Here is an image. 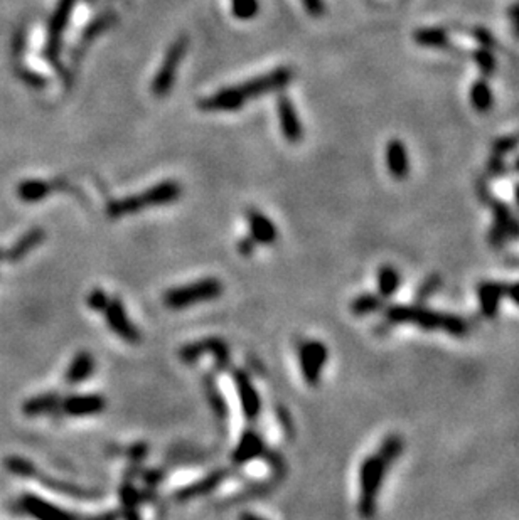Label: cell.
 <instances>
[{
	"label": "cell",
	"instance_id": "1",
	"mask_svg": "<svg viewBox=\"0 0 519 520\" xmlns=\"http://www.w3.org/2000/svg\"><path fill=\"white\" fill-rule=\"evenodd\" d=\"M292 80V67H275L265 75L253 77L245 83L230 86V88H223L211 97L199 99L198 108L203 112H236V109L243 108L250 99L265 97L268 93H275V91L287 88Z\"/></svg>",
	"mask_w": 519,
	"mask_h": 520
},
{
	"label": "cell",
	"instance_id": "2",
	"mask_svg": "<svg viewBox=\"0 0 519 520\" xmlns=\"http://www.w3.org/2000/svg\"><path fill=\"white\" fill-rule=\"evenodd\" d=\"M386 320L393 325L412 323L425 330H444L454 337L469 334V323L462 317L449 313H440L418 305H391L385 312Z\"/></svg>",
	"mask_w": 519,
	"mask_h": 520
},
{
	"label": "cell",
	"instance_id": "3",
	"mask_svg": "<svg viewBox=\"0 0 519 520\" xmlns=\"http://www.w3.org/2000/svg\"><path fill=\"white\" fill-rule=\"evenodd\" d=\"M182 194V187L176 180H164L157 185L150 187L140 194L129 195V197L112 200L107 206V214L112 219H120L132 214L142 212L147 207L167 206V204L179 200Z\"/></svg>",
	"mask_w": 519,
	"mask_h": 520
},
{
	"label": "cell",
	"instance_id": "4",
	"mask_svg": "<svg viewBox=\"0 0 519 520\" xmlns=\"http://www.w3.org/2000/svg\"><path fill=\"white\" fill-rule=\"evenodd\" d=\"M395 462L386 456L383 451L378 450L376 453L363 460L359 468V500L358 510L363 517H371L376 512V500L383 487L385 477L388 473L390 465Z\"/></svg>",
	"mask_w": 519,
	"mask_h": 520
},
{
	"label": "cell",
	"instance_id": "5",
	"mask_svg": "<svg viewBox=\"0 0 519 520\" xmlns=\"http://www.w3.org/2000/svg\"><path fill=\"white\" fill-rule=\"evenodd\" d=\"M223 283L218 278H203V280L176 286L164 293V305L171 310H184L203 302L220 298L223 295Z\"/></svg>",
	"mask_w": 519,
	"mask_h": 520
},
{
	"label": "cell",
	"instance_id": "6",
	"mask_svg": "<svg viewBox=\"0 0 519 520\" xmlns=\"http://www.w3.org/2000/svg\"><path fill=\"white\" fill-rule=\"evenodd\" d=\"M189 40L186 36L176 39L174 43L169 45L166 56L162 59V65L156 72V77L152 81V93L159 98L167 97L171 93L172 86H174L177 71H179L182 59L186 56V51H188Z\"/></svg>",
	"mask_w": 519,
	"mask_h": 520
},
{
	"label": "cell",
	"instance_id": "7",
	"mask_svg": "<svg viewBox=\"0 0 519 520\" xmlns=\"http://www.w3.org/2000/svg\"><path fill=\"white\" fill-rule=\"evenodd\" d=\"M76 0H59L54 9L51 21L48 24V38L44 44V56L53 66L58 65L59 53H61L63 34H65L68 22H70L73 12H75Z\"/></svg>",
	"mask_w": 519,
	"mask_h": 520
},
{
	"label": "cell",
	"instance_id": "8",
	"mask_svg": "<svg viewBox=\"0 0 519 520\" xmlns=\"http://www.w3.org/2000/svg\"><path fill=\"white\" fill-rule=\"evenodd\" d=\"M299 364L304 381L311 387H316L321 382L322 371H324L329 350L321 340H304L299 345Z\"/></svg>",
	"mask_w": 519,
	"mask_h": 520
},
{
	"label": "cell",
	"instance_id": "9",
	"mask_svg": "<svg viewBox=\"0 0 519 520\" xmlns=\"http://www.w3.org/2000/svg\"><path fill=\"white\" fill-rule=\"evenodd\" d=\"M486 202L493 207L494 212V227L489 232L491 243L496 246H503L504 243L513 239H519V219L514 216L511 209L504 202H499L489 193L486 194Z\"/></svg>",
	"mask_w": 519,
	"mask_h": 520
},
{
	"label": "cell",
	"instance_id": "10",
	"mask_svg": "<svg viewBox=\"0 0 519 520\" xmlns=\"http://www.w3.org/2000/svg\"><path fill=\"white\" fill-rule=\"evenodd\" d=\"M204 354L215 355L216 366L220 369H228L231 364V352L230 347L223 339L218 337H208V339H201L193 344L184 345L179 350V357L184 364H194L203 357Z\"/></svg>",
	"mask_w": 519,
	"mask_h": 520
},
{
	"label": "cell",
	"instance_id": "11",
	"mask_svg": "<svg viewBox=\"0 0 519 520\" xmlns=\"http://www.w3.org/2000/svg\"><path fill=\"white\" fill-rule=\"evenodd\" d=\"M102 313L105 315V322H107L108 328L113 334L120 337L122 340L129 342V344H139L140 339H142L139 327L132 323L125 305L122 303L120 298H115V296L112 298L110 296V302H108L107 308Z\"/></svg>",
	"mask_w": 519,
	"mask_h": 520
},
{
	"label": "cell",
	"instance_id": "12",
	"mask_svg": "<svg viewBox=\"0 0 519 520\" xmlns=\"http://www.w3.org/2000/svg\"><path fill=\"white\" fill-rule=\"evenodd\" d=\"M233 381L245 419H247L248 423H257L260 419V414H262V399H260V392L257 391V387L253 386V382L250 379L247 372L235 371Z\"/></svg>",
	"mask_w": 519,
	"mask_h": 520
},
{
	"label": "cell",
	"instance_id": "13",
	"mask_svg": "<svg viewBox=\"0 0 519 520\" xmlns=\"http://www.w3.org/2000/svg\"><path fill=\"white\" fill-rule=\"evenodd\" d=\"M107 401L102 394H71L61 401V411L71 418H88L102 414Z\"/></svg>",
	"mask_w": 519,
	"mask_h": 520
},
{
	"label": "cell",
	"instance_id": "14",
	"mask_svg": "<svg viewBox=\"0 0 519 520\" xmlns=\"http://www.w3.org/2000/svg\"><path fill=\"white\" fill-rule=\"evenodd\" d=\"M277 113H279V123L284 139L290 141V143H299L304 139V126L292 99L287 97V94H280L279 97Z\"/></svg>",
	"mask_w": 519,
	"mask_h": 520
},
{
	"label": "cell",
	"instance_id": "15",
	"mask_svg": "<svg viewBox=\"0 0 519 520\" xmlns=\"http://www.w3.org/2000/svg\"><path fill=\"white\" fill-rule=\"evenodd\" d=\"M21 509L26 514L33 515L36 519L41 520H68V519H78V515L63 510L58 505L51 504V502L41 499V497L34 494H24L19 499Z\"/></svg>",
	"mask_w": 519,
	"mask_h": 520
},
{
	"label": "cell",
	"instance_id": "16",
	"mask_svg": "<svg viewBox=\"0 0 519 520\" xmlns=\"http://www.w3.org/2000/svg\"><path fill=\"white\" fill-rule=\"evenodd\" d=\"M226 477H228V470H225V468L215 470V472H211L209 475L201 478V480L191 483V485L182 487V488H179V490H176L174 495H172V499L177 502H188V500L199 499V497H204V495L211 494L213 490H216V488L226 480Z\"/></svg>",
	"mask_w": 519,
	"mask_h": 520
},
{
	"label": "cell",
	"instance_id": "17",
	"mask_svg": "<svg viewBox=\"0 0 519 520\" xmlns=\"http://www.w3.org/2000/svg\"><path fill=\"white\" fill-rule=\"evenodd\" d=\"M247 219H248L250 236L255 239V243L263 246H272L277 243V239H279V231H277L275 224H273L265 214L257 211V209H252V211H248Z\"/></svg>",
	"mask_w": 519,
	"mask_h": 520
},
{
	"label": "cell",
	"instance_id": "18",
	"mask_svg": "<svg viewBox=\"0 0 519 520\" xmlns=\"http://www.w3.org/2000/svg\"><path fill=\"white\" fill-rule=\"evenodd\" d=\"M265 453L267 448L265 443H263L262 435L255 430H247L241 435L238 445H236L233 451V462L236 465H243L258 458V456H263Z\"/></svg>",
	"mask_w": 519,
	"mask_h": 520
},
{
	"label": "cell",
	"instance_id": "19",
	"mask_svg": "<svg viewBox=\"0 0 519 520\" xmlns=\"http://www.w3.org/2000/svg\"><path fill=\"white\" fill-rule=\"evenodd\" d=\"M508 285L498 281H484L477 288V296H479L481 310L487 318H494L499 312L501 300L506 296Z\"/></svg>",
	"mask_w": 519,
	"mask_h": 520
},
{
	"label": "cell",
	"instance_id": "20",
	"mask_svg": "<svg viewBox=\"0 0 519 520\" xmlns=\"http://www.w3.org/2000/svg\"><path fill=\"white\" fill-rule=\"evenodd\" d=\"M95 367H97V360H95L93 354H90L88 350H80V352L73 357L70 366L66 369L65 381L70 386L81 384V382L88 381L90 377L93 376Z\"/></svg>",
	"mask_w": 519,
	"mask_h": 520
},
{
	"label": "cell",
	"instance_id": "21",
	"mask_svg": "<svg viewBox=\"0 0 519 520\" xmlns=\"http://www.w3.org/2000/svg\"><path fill=\"white\" fill-rule=\"evenodd\" d=\"M61 401L63 399L59 392H44V394H38L34 398L27 399L22 404V413L29 418L56 413L58 409H61Z\"/></svg>",
	"mask_w": 519,
	"mask_h": 520
},
{
	"label": "cell",
	"instance_id": "22",
	"mask_svg": "<svg viewBox=\"0 0 519 520\" xmlns=\"http://www.w3.org/2000/svg\"><path fill=\"white\" fill-rule=\"evenodd\" d=\"M386 166L395 179L402 180L410 172L408 152L400 140H391L386 147Z\"/></svg>",
	"mask_w": 519,
	"mask_h": 520
},
{
	"label": "cell",
	"instance_id": "23",
	"mask_svg": "<svg viewBox=\"0 0 519 520\" xmlns=\"http://www.w3.org/2000/svg\"><path fill=\"white\" fill-rule=\"evenodd\" d=\"M44 238H46L44 229H41V227H33V229L24 232V234L19 238V241L14 243L12 248L6 253V258L9 261H21V259L26 258L34 248H38V246L44 241Z\"/></svg>",
	"mask_w": 519,
	"mask_h": 520
},
{
	"label": "cell",
	"instance_id": "24",
	"mask_svg": "<svg viewBox=\"0 0 519 520\" xmlns=\"http://www.w3.org/2000/svg\"><path fill=\"white\" fill-rule=\"evenodd\" d=\"M53 185L49 184L48 180L41 179H27L22 180L19 185H17V195L22 202L26 204H36L41 202L51 194Z\"/></svg>",
	"mask_w": 519,
	"mask_h": 520
},
{
	"label": "cell",
	"instance_id": "25",
	"mask_svg": "<svg viewBox=\"0 0 519 520\" xmlns=\"http://www.w3.org/2000/svg\"><path fill=\"white\" fill-rule=\"evenodd\" d=\"M33 478H38L43 485L51 488V490H56L63 495L76 497V499H95V497H98L93 490H86V488H81L78 485H71V483H68V482L56 480V478H51V477L44 475V473H41L39 470H36Z\"/></svg>",
	"mask_w": 519,
	"mask_h": 520
},
{
	"label": "cell",
	"instance_id": "26",
	"mask_svg": "<svg viewBox=\"0 0 519 520\" xmlns=\"http://www.w3.org/2000/svg\"><path fill=\"white\" fill-rule=\"evenodd\" d=\"M376 281H378V295H380L383 300H386L391 298V296L398 291L400 283H402V276H400L396 268L386 264V266H381L380 270H378Z\"/></svg>",
	"mask_w": 519,
	"mask_h": 520
},
{
	"label": "cell",
	"instance_id": "27",
	"mask_svg": "<svg viewBox=\"0 0 519 520\" xmlns=\"http://www.w3.org/2000/svg\"><path fill=\"white\" fill-rule=\"evenodd\" d=\"M381 307H383V298L380 295L373 293H363L351 302V312L356 315V317L378 312Z\"/></svg>",
	"mask_w": 519,
	"mask_h": 520
},
{
	"label": "cell",
	"instance_id": "28",
	"mask_svg": "<svg viewBox=\"0 0 519 520\" xmlns=\"http://www.w3.org/2000/svg\"><path fill=\"white\" fill-rule=\"evenodd\" d=\"M260 12V0H231V13L238 21H252Z\"/></svg>",
	"mask_w": 519,
	"mask_h": 520
},
{
	"label": "cell",
	"instance_id": "29",
	"mask_svg": "<svg viewBox=\"0 0 519 520\" xmlns=\"http://www.w3.org/2000/svg\"><path fill=\"white\" fill-rule=\"evenodd\" d=\"M6 468L11 473H14V475L22 478H33L36 470H38L33 462L22 458V456H9L6 460Z\"/></svg>",
	"mask_w": 519,
	"mask_h": 520
},
{
	"label": "cell",
	"instance_id": "30",
	"mask_svg": "<svg viewBox=\"0 0 519 520\" xmlns=\"http://www.w3.org/2000/svg\"><path fill=\"white\" fill-rule=\"evenodd\" d=\"M206 394H208L209 403H211V408H213V411H215L216 416L218 418H226V414H228L226 403L223 401V396L220 394V391H218V387L213 381H208Z\"/></svg>",
	"mask_w": 519,
	"mask_h": 520
},
{
	"label": "cell",
	"instance_id": "31",
	"mask_svg": "<svg viewBox=\"0 0 519 520\" xmlns=\"http://www.w3.org/2000/svg\"><path fill=\"white\" fill-rule=\"evenodd\" d=\"M108 302H110V296L102 288H93L90 291L88 298H86V303H88V308L93 310V312H100L102 313L105 308H107Z\"/></svg>",
	"mask_w": 519,
	"mask_h": 520
},
{
	"label": "cell",
	"instance_id": "32",
	"mask_svg": "<svg viewBox=\"0 0 519 520\" xmlns=\"http://www.w3.org/2000/svg\"><path fill=\"white\" fill-rule=\"evenodd\" d=\"M472 102L479 109H487L491 107V93L486 85H477L472 91Z\"/></svg>",
	"mask_w": 519,
	"mask_h": 520
},
{
	"label": "cell",
	"instance_id": "33",
	"mask_svg": "<svg viewBox=\"0 0 519 520\" xmlns=\"http://www.w3.org/2000/svg\"><path fill=\"white\" fill-rule=\"evenodd\" d=\"M120 499L127 505V509H134L140 502V494L132 485H124L120 490Z\"/></svg>",
	"mask_w": 519,
	"mask_h": 520
},
{
	"label": "cell",
	"instance_id": "34",
	"mask_svg": "<svg viewBox=\"0 0 519 520\" xmlns=\"http://www.w3.org/2000/svg\"><path fill=\"white\" fill-rule=\"evenodd\" d=\"M439 285H440V276H430L429 278V280H427L425 283H423V285L420 286V288H418V295H417V298H420V300H425V298H429V296L432 295V293H434V291L437 290V288H439Z\"/></svg>",
	"mask_w": 519,
	"mask_h": 520
},
{
	"label": "cell",
	"instance_id": "35",
	"mask_svg": "<svg viewBox=\"0 0 519 520\" xmlns=\"http://www.w3.org/2000/svg\"><path fill=\"white\" fill-rule=\"evenodd\" d=\"M305 11H307L309 16L312 17H321L322 13L326 12L324 0H300Z\"/></svg>",
	"mask_w": 519,
	"mask_h": 520
},
{
	"label": "cell",
	"instance_id": "36",
	"mask_svg": "<svg viewBox=\"0 0 519 520\" xmlns=\"http://www.w3.org/2000/svg\"><path fill=\"white\" fill-rule=\"evenodd\" d=\"M255 248H257V243H255V239L252 238V236H247V238H243L238 243L240 254L245 258L252 256V254L255 253Z\"/></svg>",
	"mask_w": 519,
	"mask_h": 520
},
{
	"label": "cell",
	"instance_id": "37",
	"mask_svg": "<svg viewBox=\"0 0 519 520\" xmlns=\"http://www.w3.org/2000/svg\"><path fill=\"white\" fill-rule=\"evenodd\" d=\"M127 455H129L132 460H135V462H140V460L145 458V455H147V445L137 443V445L132 446Z\"/></svg>",
	"mask_w": 519,
	"mask_h": 520
},
{
	"label": "cell",
	"instance_id": "38",
	"mask_svg": "<svg viewBox=\"0 0 519 520\" xmlns=\"http://www.w3.org/2000/svg\"><path fill=\"white\" fill-rule=\"evenodd\" d=\"M506 296L519 307V281L514 283V285H508Z\"/></svg>",
	"mask_w": 519,
	"mask_h": 520
},
{
	"label": "cell",
	"instance_id": "39",
	"mask_svg": "<svg viewBox=\"0 0 519 520\" xmlns=\"http://www.w3.org/2000/svg\"><path fill=\"white\" fill-rule=\"evenodd\" d=\"M145 482L149 483V485H157L159 482H161L162 478V472H157V470H150V472H147L144 475Z\"/></svg>",
	"mask_w": 519,
	"mask_h": 520
},
{
	"label": "cell",
	"instance_id": "40",
	"mask_svg": "<svg viewBox=\"0 0 519 520\" xmlns=\"http://www.w3.org/2000/svg\"><path fill=\"white\" fill-rule=\"evenodd\" d=\"M514 194H516V202H518V207H519V184L514 187Z\"/></svg>",
	"mask_w": 519,
	"mask_h": 520
},
{
	"label": "cell",
	"instance_id": "41",
	"mask_svg": "<svg viewBox=\"0 0 519 520\" xmlns=\"http://www.w3.org/2000/svg\"><path fill=\"white\" fill-rule=\"evenodd\" d=\"M2 258H6V253H4V251L0 249V259H2Z\"/></svg>",
	"mask_w": 519,
	"mask_h": 520
},
{
	"label": "cell",
	"instance_id": "42",
	"mask_svg": "<svg viewBox=\"0 0 519 520\" xmlns=\"http://www.w3.org/2000/svg\"><path fill=\"white\" fill-rule=\"evenodd\" d=\"M516 168H518V172H519V161L516 162Z\"/></svg>",
	"mask_w": 519,
	"mask_h": 520
}]
</instances>
